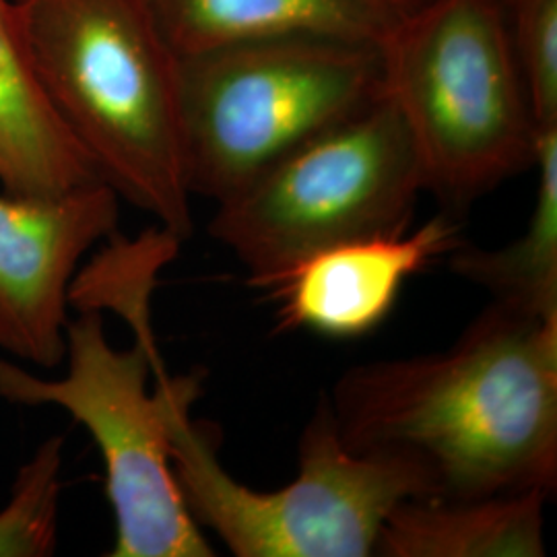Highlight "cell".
I'll use <instances>...</instances> for the list:
<instances>
[{
	"instance_id": "cell-1",
	"label": "cell",
	"mask_w": 557,
	"mask_h": 557,
	"mask_svg": "<svg viewBox=\"0 0 557 557\" xmlns=\"http://www.w3.org/2000/svg\"><path fill=\"white\" fill-rule=\"evenodd\" d=\"M324 398L349 450L409 460L432 498L556 492L557 319L492 301L448 349L354 366Z\"/></svg>"
},
{
	"instance_id": "cell-2",
	"label": "cell",
	"mask_w": 557,
	"mask_h": 557,
	"mask_svg": "<svg viewBox=\"0 0 557 557\" xmlns=\"http://www.w3.org/2000/svg\"><path fill=\"white\" fill-rule=\"evenodd\" d=\"M165 259L122 244L81 278L79 317L66 324L69 372L46 380L0 359V398L57 405L91 434L114 510L112 557L215 556L180 492L172 465L170 393L153 329L151 292Z\"/></svg>"
},
{
	"instance_id": "cell-3",
	"label": "cell",
	"mask_w": 557,
	"mask_h": 557,
	"mask_svg": "<svg viewBox=\"0 0 557 557\" xmlns=\"http://www.w3.org/2000/svg\"><path fill=\"white\" fill-rule=\"evenodd\" d=\"M41 85L101 182L184 242L182 57L149 0H13Z\"/></svg>"
},
{
	"instance_id": "cell-4",
	"label": "cell",
	"mask_w": 557,
	"mask_h": 557,
	"mask_svg": "<svg viewBox=\"0 0 557 557\" xmlns=\"http://www.w3.org/2000/svg\"><path fill=\"white\" fill-rule=\"evenodd\" d=\"M376 52L425 193L446 213L533 170L537 122L499 0H421Z\"/></svg>"
},
{
	"instance_id": "cell-5",
	"label": "cell",
	"mask_w": 557,
	"mask_h": 557,
	"mask_svg": "<svg viewBox=\"0 0 557 557\" xmlns=\"http://www.w3.org/2000/svg\"><path fill=\"white\" fill-rule=\"evenodd\" d=\"M199 380L174 379L172 465L182 498L200 527L238 557H370L400 502L428 498V479L409 460L349 450L326 398L299 436L298 475L273 492L232 478L190 419Z\"/></svg>"
},
{
	"instance_id": "cell-6",
	"label": "cell",
	"mask_w": 557,
	"mask_h": 557,
	"mask_svg": "<svg viewBox=\"0 0 557 557\" xmlns=\"http://www.w3.org/2000/svg\"><path fill=\"white\" fill-rule=\"evenodd\" d=\"M382 94L379 52L289 36L182 57V124L193 195L232 197L281 158Z\"/></svg>"
},
{
	"instance_id": "cell-7",
	"label": "cell",
	"mask_w": 557,
	"mask_h": 557,
	"mask_svg": "<svg viewBox=\"0 0 557 557\" xmlns=\"http://www.w3.org/2000/svg\"><path fill=\"white\" fill-rule=\"evenodd\" d=\"M421 193L418 153L382 91L220 200L209 234L242 262L252 287L269 289L324 248L407 230Z\"/></svg>"
},
{
	"instance_id": "cell-8",
	"label": "cell",
	"mask_w": 557,
	"mask_h": 557,
	"mask_svg": "<svg viewBox=\"0 0 557 557\" xmlns=\"http://www.w3.org/2000/svg\"><path fill=\"white\" fill-rule=\"evenodd\" d=\"M120 197L94 182L59 197L0 195V349L40 368L66 354L81 259L119 227Z\"/></svg>"
},
{
	"instance_id": "cell-9",
	"label": "cell",
	"mask_w": 557,
	"mask_h": 557,
	"mask_svg": "<svg viewBox=\"0 0 557 557\" xmlns=\"http://www.w3.org/2000/svg\"><path fill=\"white\" fill-rule=\"evenodd\" d=\"M460 242L457 221L444 211L411 234L403 230L324 248L267 289L278 301V329L363 337L391 314L409 278Z\"/></svg>"
},
{
	"instance_id": "cell-10",
	"label": "cell",
	"mask_w": 557,
	"mask_h": 557,
	"mask_svg": "<svg viewBox=\"0 0 557 557\" xmlns=\"http://www.w3.org/2000/svg\"><path fill=\"white\" fill-rule=\"evenodd\" d=\"M101 182L48 98L13 0H0V184L7 195L46 199Z\"/></svg>"
},
{
	"instance_id": "cell-11",
	"label": "cell",
	"mask_w": 557,
	"mask_h": 557,
	"mask_svg": "<svg viewBox=\"0 0 557 557\" xmlns=\"http://www.w3.org/2000/svg\"><path fill=\"white\" fill-rule=\"evenodd\" d=\"M180 57L236 41L331 38L379 46L421 0H149Z\"/></svg>"
},
{
	"instance_id": "cell-12",
	"label": "cell",
	"mask_w": 557,
	"mask_h": 557,
	"mask_svg": "<svg viewBox=\"0 0 557 557\" xmlns=\"http://www.w3.org/2000/svg\"><path fill=\"white\" fill-rule=\"evenodd\" d=\"M543 492L483 498H411L380 529V557H543Z\"/></svg>"
},
{
	"instance_id": "cell-13",
	"label": "cell",
	"mask_w": 557,
	"mask_h": 557,
	"mask_svg": "<svg viewBox=\"0 0 557 557\" xmlns=\"http://www.w3.org/2000/svg\"><path fill=\"white\" fill-rule=\"evenodd\" d=\"M535 207L527 230L502 248L460 242L450 271L485 289L492 301L537 319H557V126L539 131Z\"/></svg>"
},
{
	"instance_id": "cell-14",
	"label": "cell",
	"mask_w": 557,
	"mask_h": 557,
	"mask_svg": "<svg viewBox=\"0 0 557 557\" xmlns=\"http://www.w3.org/2000/svg\"><path fill=\"white\" fill-rule=\"evenodd\" d=\"M62 436L46 440L17 473L0 510V557L52 556L59 541Z\"/></svg>"
},
{
	"instance_id": "cell-15",
	"label": "cell",
	"mask_w": 557,
	"mask_h": 557,
	"mask_svg": "<svg viewBox=\"0 0 557 557\" xmlns=\"http://www.w3.org/2000/svg\"><path fill=\"white\" fill-rule=\"evenodd\" d=\"M539 131L557 126V0H499Z\"/></svg>"
}]
</instances>
